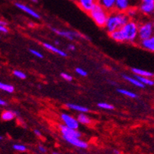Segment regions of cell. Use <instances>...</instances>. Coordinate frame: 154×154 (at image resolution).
I'll list each match as a JSON object with an SVG mask.
<instances>
[{
  "instance_id": "cell-1",
  "label": "cell",
  "mask_w": 154,
  "mask_h": 154,
  "mask_svg": "<svg viewBox=\"0 0 154 154\" xmlns=\"http://www.w3.org/2000/svg\"><path fill=\"white\" fill-rule=\"evenodd\" d=\"M130 19L126 12H118L115 10L109 13L104 29L106 30L108 34L112 32L123 27Z\"/></svg>"
},
{
  "instance_id": "cell-2",
  "label": "cell",
  "mask_w": 154,
  "mask_h": 154,
  "mask_svg": "<svg viewBox=\"0 0 154 154\" xmlns=\"http://www.w3.org/2000/svg\"><path fill=\"white\" fill-rule=\"evenodd\" d=\"M125 38V42L134 43L138 39L139 24L134 19H130L120 28Z\"/></svg>"
},
{
  "instance_id": "cell-3",
  "label": "cell",
  "mask_w": 154,
  "mask_h": 154,
  "mask_svg": "<svg viewBox=\"0 0 154 154\" xmlns=\"http://www.w3.org/2000/svg\"><path fill=\"white\" fill-rule=\"evenodd\" d=\"M109 13V12H107L103 6H101L97 2L93 7V9L91 10V12H89L88 15L89 16V17L93 19V21L94 22L95 24L97 26L100 27V28H104L106 23L107 18H108Z\"/></svg>"
},
{
  "instance_id": "cell-4",
  "label": "cell",
  "mask_w": 154,
  "mask_h": 154,
  "mask_svg": "<svg viewBox=\"0 0 154 154\" xmlns=\"http://www.w3.org/2000/svg\"><path fill=\"white\" fill-rule=\"evenodd\" d=\"M154 34V28L152 23L151 22H146L139 25L138 30V39L142 40L145 38H149L152 36Z\"/></svg>"
},
{
  "instance_id": "cell-5",
  "label": "cell",
  "mask_w": 154,
  "mask_h": 154,
  "mask_svg": "<svg viewBox=\"0 0 154 154\" xmlns=\"http://www.w3.org/2000/svg\"><path fill=\"white\" fill-rule=\"evenodd\" d=\"M60 119H61L62 122L65 126H68V127L71 128V129H75V130H78L79 127V121L76 118H75L72 116L69 115L66 112H63L60 115Z\"/></svg>"
},
{
  "instance_id": "cell-6",
  "label": "cell",
  "mask_w": 154,
  "mask_h": 154,
  "mask_svg": "<svg viewBox=\"0 0 154 154\" xmlns=\"http://www.w3.org/2000/svg\"><path fill=\"white\" fill-rule=\"evenodd\" d=\"M75 3L82 12L89 14L97 3V0H76Z\"/></svg>"
},
{
  "instance_id": "cell-7",
  "label": "cell",
  "mask_w": 154,
  "mask_h": 154,
  "mask_svg": "<svg viewBox=\"0 0 154 154\" xmlns=\"http://www.w3.org/2000/svg\"><path fill=\"white\" fill-rule=\"evenodd\" d=\"M141 4L139 10L145 15H152L154 13V0H140Z\"/></svg>"
},
{
  "instance_id": "cell-8",
  "label": "cell",
  "mask_w": 154,
  "mask_h": 154,
  "mask_svg": "<svg viewBox=\"0 0 154 154\" xmlns=\"http://www.w3.org/2000/svg\"><path fill=\"white\" fill-rule=\"evenodd\" d=\"M51 30L55 32L56 34H57L58 35H60V36L63 37V38H66L69 40H74L75 38H78L79 37V34L76 32L74 31H69V30H61L59 29H56V28H53V27H51Z\"/></svg>"
},
{
  "instance_id": "cell-9",
  "label": "cell",
  "mask_w": 154,
  "mask_h": 154,
  "mask_svg": "<svg viewBox=\"0 0 154 154\" xmlns=\"http://www.w3.org/2000/svg\"><path fill=\"white\" fill-rule=\"evenodd\" d=\"M63 140L66 141L71 145L74 146L75 147L80 148V149H87L89 147V144L83 140H80V138H77V137H66V136H63Z\"/></svg>"
},
{
  "instance_id": "cell-10",
  "label": "cell",
  "mask_w": 154,
  "mask_h": 154,
  "mask_svg": "<svg viewBox=\"0 0 154 154\" xmlns=\"http://www.w3.org/2000/svg\"><path fill=\"white\" fill-rule=\"evenodd\" d=\"M59 129H60V133H62V136L77 137V138H81V137H82V133L79 130H75V129H71V128L65 126L64 124H60L59 126Z\"/></svg>"
},
{
  "instance_id": "cell-11",
  "label": "cell",
  "mask_w": 154,
  "mask_h": 154,
  "mask_svg": "<svg viewBox=\"0 0 154 154\" xmlns=\"http://www.w3.org/2000/svg\"><path fill=\"white\" fill-rule=\"evenodd\" d=\"M15 5L20 10L23 11L24 12H26V14H28L29 16H32V17L35 18L36 19H39L41 18L40 15L38 14V12L35 10H34L33 9H32L31 7L28 6V5H25V4L21 3V2H15Z\"/></svg>"
},
{
  "instance_id": "cell-12",
  "label": "cell",
  "mask_w": 154,
  "mask_h": 154,
  "mask_svg": "<svg viewBox=\"0 0 154 154\" xmlns=\"http://www.w3.org/2000/svg\"><path fill=\"white\" fill-rule=\"evenodd\" d=\"M139 45L143 49L154 53V35L149 37V38L140 40L139 41Z\"/></svg>"
},
{
  "instance_id": "cell-13",
  "label": "cell",
  "mask_w": 154,
  "mask_h": 154,
  "mask_svg": "<svg viewBox=\"0 0 154 154\" xmlns=\"http://www.w3.org/2000/svg\"><path fill=\"white\" fill-rule=\"evenodd\" d=\"M130 0H116V9L118 12H126L128 9L131 7Z\"/></svg>"
},
{
  "instance_id": "cell-14",
  "label": "cell",
  "mask_w": 154,
  "mask_h": 154,
  "mask_svg": "<svg viewBox=\"0 0 154 154\" xmlns=\"http://www.w3.org/2000/svg\"><path fill=\"white\" fill-rule=\"evenodd\" d=\"M97 2L104 8L108 12L115 11L116 0H97Z\"/></svg>"
},
{
  "instance_id": "cell-15",
  "label": "cell",
  "mask_w": 154,
  "mask_h": 154,
  "mask_svg": "<svg viewBox=\"0 0 154 154\" xmlns=\"http://www.w3.org/2000/svg\"><path fill=\"white\" fill-rule=\"evenodd\" d=\"M42 46H43V47L45 49H48V50L52 52V53H56V54L59 55V56H62V57H66L67 56V53H66L65 51L59 49V48L56 47V46H53V45H52L50 43H48V42H43Z\"/></svg>"
},
{
  "instance_id": "cell-16",
  "label": "cell",
  "mask_w": 154,
  "mask_h": 154,
  "mask_svg": "<svg viewBox=\"0 0 154 154\" xmlns=\"http://www.w3.org/2000/svg\"><path fill=\"white\" fill-rule=\"evenodd\" d=\"M109 35L112 40L117 42H125V38L120 29L109 33Z\"/></svg>"
},
{
  "instance_id": "cell-17",
  "label": "cell",
  "mask_w": 154,
  "mask_h": 154,
  "mask_svg": "<svg viewBox=\"0 0 154 154\" xmlns=\"http://www.w3.org/2000/svg\"><path fill=\"white\" fill-rule=\"evenodd\" d=\"M66 107L69 109H72V110L76 111V112H88L89 111V108L86 106H83L81 105H78V104H74V103H68L66 104Z\"/></svg>"
},
{
  "instance_id": "cell-18",
  "label": "cell",
  "mask_w": 154,
  "mask_h": 154,
  "mask_svg": "<svg viewBox=\"0 0 154 154\" xmlns=\"http://www.w3.org/2000/svg\"><path fill=\"white\" fill-rule=\"evenodd\" d=\"M123 78L126 80L127 82H129L130 84L133 85V86H137V87L139 88H144L145 87V85L143 83L140 82L139 79H137V77H132L130 76V75H123Z\"/></svg>"
},
{
  "instance_id": "cell-19",
  "label": "cell",
  "mask_w": 154,
  "mask_h": 154,
  "mask_svg": "<svg viewBox=\"0 0 154 154\" xmlns=\"http://www.w3.org/2000/svg\"><path fill=\"white\" fill-rule=\"evenodd\" d=\"M76 119H78L80 124L88 126L92 123L91 118L89 117L85 112H79V114H78V116H76Z\"/></svg>"
},
{
  "instance_id": "cell-20",
  "label": "cell",
  "mask_w": 154,
  "mask_h": 154,
  "mask_svg": "<svg viewBox=\"0 0 154 154\" xmlns=\"http://www.w3.org/2000/svg\"><path fill=\"white\" fill-rule=\"evenodd\" d=\"M131 71L137 75H140V76H144V77H152L153 76L154 74L152 72L147 71V70L142 69L139 68H132Z\"/></svg>"
},
{
  "instance_id": "cell-21",
  "label": "cell",
  "mask_w": 154,
  "mask_h": 154,
  "mask_svg": "<svg viewBox=\"0 0 154 154\" xmlns=\"http://www.w3.org/2000/svg\"><path fill=\"white\" fill-rule=\"evenodd\" d=\"M16 112H14V111L5 110L2 113L1 117H2V120L4 121H10L14 119V118L16 117Z\"/></svg>"
},
{
  "instance_id": "cell-22",
  "label": "cell",
  "mask_w": 154,
  "mask_h": 154,
  "mask_svg": "<svg viewBox=\"0 0 154 154\" xmlns=\"http://www.w3.org/2000/svg\"><path fill=\"white\" fill-rule=\"evenodd\" d=\"M116 91H117L119 93H120V94L123 95V96H127V97H130V98H132V99H136L138 97L137 94H136V93H133V92L131 91H129V90H127V89H116Z\"/></svg>"
},
{
  "instance_id": "cell-23",
  "label": "cell",
  "mask_w": 154,
  "mask_h": 154,
  "mask_svg": "<svg viewBox=\"0 0 154 154\" xmlns=\"http://www.w3.org/2000/svg\"><path fill=\"white\" fill-rule=\"evenodd\" d=\"M135 77H137V79L140 81V82L143 83L145 86H153L154 85V81L152 79H149V77H144V76H140V75H135Z\"/></svg>"
},
{
  "instance_id": "cell-24",
  "label": "cell",
  "mask_w": 154,
  "mask_h": 154,
  "mask_svg": "<svg viewBox=\"0 0 154 154\" xmlns=\"http://www.w3.org/2000/svg\"><path fill=\"white\" fill-rule=\"evenodd\" d=\"M139 9L136 7H133V6H131L128 9V10L126 11V15L128 16V17L130 18V19H133L136 16H137L138 15V12H139Z\"/></svg>"
},
{
  "instance_id": "cell-25",
  "label": "cell",
  "mask_w": 154,
  "mask_h": 154,
  "mask_svg": "<svg viewBox=\"0 0 154 154\" xmlns=\"http://www.w3.org/2000/svg\"><path fill=\"white\" fill-rule=\"evenodd\" d=\"M0 89H2V90L5 92H7L9 93H12L14 92L15 88L12 85L6 84V83H3V82H0Z\"/></svg>"
},
{
  "instance_id": "cell-26",
  "label": "cell",
  "mask_w": 154,
  "mask_h": 154,
  "mask_svg": "<svg viewBox=\"0 0 154 154\" xmlns=\"http://www.w3.org/2000/svg\"><path fill=\"white\" fill-rule=\"evenodd\" d=\"M97 106L102 109H105V110H113L115 107L112 105V104L107 103H104V102H100L97 104Z\"/></svg>"
},
{
  "instance_id": "cell-27",
  "label": "cell",
  "mask_w": 154,
  "mask_h": 154,
  "mask_svg": "<svg viewBox=\"0 0 154 154\" xmlns=\"http://www.w3.org/2000/svg\"><path fill=\"white\" fill-rule=\"evenodd\" d=\"M13 75L16 77H17V78H19V79H25L26 78V74L20 71V70H14L13 71Z\"/></svg>"
},
{
  "instance_id": "cell-28",
  "label": "cell",
  "mask_w": 154,
  "mask_h": 154,
  "mask_svg": "<svg viewBox=\"0 0 154 154\" xmlns=\"http://www.w3.org/2000/svg\"><path fill=\"white\" fill-rule=\"evenodd\" d=\"M12 147H13V149L19 151V152H25V151L27 150L26 146L25 145H23V144H14Z\"/></svg>"
},
{
  "instance_id": "cell-29",
  "label": "cell",
  "mask_w": 154,
  "mask_h": 154,
  "mask_svg": "<svg viewBox=\"0 0 154 154\" xmlns=\"http://www.w3.org/2000/svg\"><path fill=\"white\" fill-rule=\"evenodd\" d=\"M75 72H76L79 75H80V76H82V77H86L88 75L87 72H86V70L80 68V67H77V68H75Z\"/></svg>"
},
{
  "instance_id": "cell-30",
  "label": "cell",
  "mask_w": 154,
  "mask_h": 154,
  "mask_svg": "<svg viewBox=\"0 0 154 154\" xmlns=\"http://www.w3.org/2000/svg\"><path fill=\"white\" fill-rule=\"evenodd\" d=\"M29 52L31 53L32 55H33L35 56V57L37 58H39V59H42L43 58V55L39 52V51L36 50V49H29Z\"/></svg>"
},
{
  "instance_id": "cell-31",
  "label": "cell",
  "mask_w": 154,
  "mask_h": 154,
  "mask_svg": "<svg viewBox=\"0 0 154 154\" xmlns=\"http://www.w3.org/2000/svg\"><path fill=\"white\" fill-rule=\"evenodd\" d=\"M61 77L63 79H65L66 81H68V82H71L72 80V76L71 75H69L67 72H62L61 73Z\"/></svg>"
},
{
  "instance_id": "cell-32",
  "label": "cell",
  "mask_w": 154,
  "mask_h": 154,
  "mask_svg": "<svg viewBox=\"0 0 154 154\" xmlns=\"http://www.w3.org/2000/svg\"><path fill=\"white\" fill-rule=\"evenodd\" d=\"M38 151H39L40 152H42V153H46V152H47V149H46V148L45 146H41V145L38 146Z\"/></svg>"
},
{
  "instance_id": "cell-33",
  "label": "cell",
  "mask_w": 154,
  "mask_h": 154,
  "mask_svg": "<svg viewBox=\"0 0 154 154\" xmlns=\"http://www.w3.org/2000/svg\"><path fill=\"white\" fill-rule=\"evenodd\" d=\"M0 32H2L4 33H7L8 32H9V29L5 26H2V25H0Z\"/></svg>"
},
{
  "instance_id": "cell-34",
  "label": "cell",
  "mask_w": 154,
  "mask_h": 154,
  "mask_svg": "<svg viewBox=\"0 0 154 154\" xmlns=\"http://www.w3.org/2000/svg\"><path fill=\"white\" fill-rule=\"evenodd\" d=\"M67 49H68L69 51H75V46H74L73 44H69V45H68V46H67Z\"/></svg>"
},
{
  "instance_id": "cell-35",
  "label": "cell",
  "mask_w": 154,
  "mask_h": 154,
  "mask_svg": "<svg viewBox=\"0 0 154 154\" xmlns=\"http://www.w3.org/2000/svg\"><path fill=\"white\" fill-rule=\"evenodd\" d=\"M34 134H35V136H36L37 137H42V133H41V131L40 130H37V129L34 130Z\"/></svg>"
},
{
  "instance_id": "cell-36",
  "label": "cell",
  "mask_w": 154,
  "mask_h": 154,
  "mask_svg": "<svg viewBox=\"0 0 154 154\" xmlns=\"http://www.w3.org/2000/svg\"><path fill=\"white\" fill-rule=\"evenodd\" d=\"M6 102L3 100H1L0 99V106H6Z\"/></svg>"
},
{
  "instance_id": "cell-37",
  "label": "cell",
  "mask_w": 154,
  "mask_h": 154,
  "mask_svg": "<svg viewBox=\"0 0 154 154\" xmlns=\"http://www.w3.org/2000/svg\"><path fill=\"white\" fill-rule=\"evenodd\" d=\"M54 44H55V45H56V46H59V45H60V41L56 40V41H55Z\"/></svg>"
},
{
  "instance_id": "cell-38",
  "label": "cell",
  "mask_w": 154,
  "mask_h": 154,
  "mask_svg": "<svg viewBox=\"0 0 154 154\" xmlns=\"http://www.w3.org/2000/svg\"><path fill=\"white\" fill-rule=\"evenodd\" d=\"M29 26L30 27H32V28H33V27L35 26V25L34 24V23H29Z\"/></svg>"
},
{
  "instance_id": "cell-39",
  "label": "cell",
  "mask_w": 154,
  "mask_h": 154,
  "mask_svg": "<svg viewBox=\"0 0 154 154\" xmlns=\"http://www.w3.org/2000/svg\"><path fill=\"white\" fill-rule=\"evenodd\" d=\"M113 153H114V154H120V153H119V151L116 150V149H115V150H113Z\"/></svg>"
},
{
  "instance_id": "cell-40",
  "label": "cell",
  "mask_w": 154,
  "mask_h": 154,
  "mask_svg": "<svg viewBox=\"0 0 154 154\" xmlns=\"http://www.w3.org/2000/svg\"><path fill=\"white\" fill-rule=\"evenodd\" d=\"M31 2H35V3H36V2H38V0H30Z\"/></svg>"
},
{
  "instance_id": "cell-41",
  "label": "cell",
  "mask_w": 154,
  "mask_h": 154,
  "mask_svg": "<svg viewBox=\"0 0 154 154\" xmlns=\"http://www.w3.org/2000/svg\"><path fill=\"white\" fill-rule=\"evenodd\" d=\"M2 139H3V137H2V136H0V140H2Z\"/></svg>"
},
{
  "instance_id": "cell-42",
  "label": "cell",
  "mask_w": 154,
  "mask_h": 154,
  "mask_svg": "<svg viewBox=\"0 0 154 154\" xmlns=\"http://www.w3.org/2000/svg\"><path fill=\"white\" fill-rule=\"evenodd\" d=\"M53 154H61L60 152H53Z\"/></svg>"
},
{
  "instance_id": "cell-43",
  "label": "cell",
  "mask_w": 154,
  "mask_h": 154,
  "mask_svg": "<svg viewBox=\"0 0 154 154\" xmlns=\"http://www.w3.org/2000/svg\"><path fill=\"white\" fill-rule=\"evenodd\" d=\"M152 26H153V28H154V23H152Z\"/></svg>"
},
{
  "instance_id": "cell-44",
  "label": "cell",
  "mask_w": 154,
  "mask_h": 154,
  "mask_svg": "<svg viewBox=\"0 0 154 154\" xmlns=\"http://www.w3.org/2000/svg\"><path fill=\"white\" fill-rule=\"evenodd\" d=\"M73 1H75H75H76V0H73Z\"/></svg>"
}]
</instances>
